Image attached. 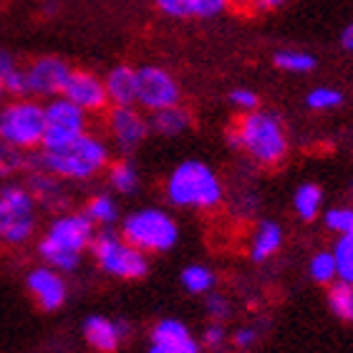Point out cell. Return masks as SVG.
Segmentation results:
<instances>
[{"label": "cell", "instance_id": "7a4b0ae2", "mask_svg": "<svg viewBox=\"0 0 353 353\" xmlns=\"http://www.w3.org/2000/svg\"><path fill=\"white\" fill-rule=\"evenodd\" d=\"M96 228L91 225L83 212L61 214L48 225L46 235L38 243V255L43 258V265L59 272H74L81 265V255L91 248Z\"/></svg>", "mask_w": 353, "mask_h": 353}, {"label": "cell", "instance_id": "7402d4cb", "mask_svg": "<svg viewBox=\"0 0 353 353\" xmlns=\"http://www.w3.org/2000/svg\"><path fill=\"white\" fill-rule=\"evenodd\" d=\"M280 243H283V230L275 225V222H263V228L258 230L255 235V243H252V260H268L272 252H278Z\"/></svg>", "mask_w": 353, "mask_h": 353}, {"label": "cell", "instance_id": "cb8c5ba5", "mask_svg": "<svg viewBox=\"0 0 353 353\" xmlns=\"http://www.w3.org/2000/svg\"><path fill=\"white\" fill-rule=\"evenodd\" d=\"M321 199H323V192L318 184H303L295 192V212L301 214L303 220H313L318 214Z\"/></svg>", "mask_w": 353, "mask_h": 353}, {"label": "cell", "instance_id": "603a6c76", "mask_svg": "<svg viewBox=\"0 0 353 353\" xmlns=\"http://www.w3.org/2000/svg\"><path fill=\"white\" fill-rule=\"evenodd\" d=\"M182 285L190 290L192 295L210 293L214 285V272L205 265H190L182 270Z\"/></svg>", "mask_w": 353, "mask_h": 353}, {"label": "cell", "instance_id": "9a60e30c", "mask_svg": "<svg viewBox=\"0 0 353 353\" xmlns=\"http://www.w3.org/2000/svg\"><path fill=\"white\" fill-rule=\"evenodd\" d=\"M83 339L94 351L99 353H114L119 348V343L126 339L129 325L124 321H114L106 316H88L83 321Z\"/></svg>", "mask_w": 353, "mask_h": 353}, {"label": "cell", "instance_id": "60d3db41", "mask_svg": "<svg viewBox=\"0 0 353 353\" xmlns=\"http://www.w3.org/2000/svg\"><path fill=\"white\" fill-rule=\"evenodd\" d=\"M147 353H170V351H167V348H164V346H159V343H152Z\"/></svg>", "mask_w": 353, "mask_h": 353}, {"label": "cell", "instance_id": "ac0fdd59", "mask_svg": "<svg viewBox=\"0 0 353 353\" xmlns=\"http://www.w3.org/2000/svg\"><path fill=\"white\" fill-rule=\"evenodd\" d=\"M190 126H192L190 111L182 109L179 103L176 106H167V109L152 111V121H149V129H154L162 137H179Z\"/></svg>", "mask_w": 353, "mask_h": 353}, {"label": "cell", "instance_id": "f1b7e54d", "mask_svg": "<svg viewBox=\"0 0 353 353\" xmlns=\"http://www.w3.org/2000/svg\"><path fill=\"white\" fill-rule=\"evenodd\" d=\"M3 86H6V94L13 96V99H26L28 96V79H26V68H21L15 63L10 71L3 74Z\"/></svg>", "mask_w": 353, "mask_h": 353}, {"label": "cell", "instance_id": "484cf974", "mask_svg": "<svg viewBox=\"0 0 353 353\" xmlns=\"http://www.w3.org/2000/svg\"><path fill=\"white\" fill-rule=\"evenodd\" d=\"M333 260H336V272H339L346 283L353 285V232L343 235L339 243H336Z\"/></svg>", "mask_w": 353, "mask_h": 353}, {"label": "cell", "instance_id": "5bb4252c", "mask_svg": "<svg viewBox=\"0 0 353 353\" xmlns=\"http://www.w3.org/2000/svg\"><path fill=\"white\" fill-rule=\"evenodd\" d=\"M61 96H66L68 101L76 103V106L83 109L86 114H96V111H103L109 106L103 79L96 76L94 71H71L68 83Z\"/></svg>", "mask_w": 353, "mask_h": 353}, {"label": "cell", "instance_id": "9c48e42d", "mask_svg": "<svg viewBox=\"0 0 353 353\" xmlns=\"http://www.w3.org/2000/svg\"><path fill=\"white\" fill-rule=\"evenodd\" d=\"M43 149H56L63 147L68 141H74L76 137H81L88 132V114L79 109L76 103H71L66 96H53L43 106Z\"/></svg>", "mask_w": 353, "mask_h": 353}, {"label": "cell", "instance_id": "4dcf8cb0", "mask_svg": "<svg viewBox=\"0 0 353 353\" xmlns=\"http://www.w3.org/2000/svg\"><path fill=\"white\" fill-rule=\"evenodd\" d=\"M343 101V96L339 91H333V88H316V91H310L308 94V106L310 109H333V106H339Z\"/></svg>", "mask_w": 353, "mask_h": 353}, {"label": "cell", "instance_id": "8fae6325", "mask_svg": "<svg viewBox=\"0 0 353 353\" xmlns=\"http://www.w3.org/2000/svg\"><path fill=\"white\" fill-rule=\"evenodd\" d=\"M74 68L59 56H41L30 66H26V79H28V96H43L53 99L61 96L68 83Z\"/></svg>", "mask_w": 353, "mask_h": 353}, {"label": "cell", "instance_id": "1f68e13d", "mask_svg": "<svg viewBox=\"0 0 353 353\" xmlns=\"http://www.w3.org/2000/svg\"><path fill=\"white\" fill-rule=\"evenodd\" d=\"M325 225L333 232L348 235V232H353V210H331L325 214Z\"/></svg>", "mask_w": 353, "mask_h": 353}, {"label": "cell", "instance_id": "4316f807", "mask_svg": "<svg viewBox=\"0 0 353 353\" xmlns=\"http://www.w3.org/2000/svg\"><path fill=\"white\" fill-rule=\"evenodd\" d=\"M275 66L283 71H293V74H305V71L316 68V59L303 51H278L275 53Z\"/></svg>", "mask_w": 353, "mask_h": 353}, {"label": "cell", "instance_id": "f35d334b", "mask_svg": "<svg viewBox=\"0 0 353 353\" xmlns=\"http://www.w3.org/2000/svg\"><path fill=\"white\" fill-rule=\"evenodd\" d=\"M341 41H343V48H348V51H353V23L348 26L346 30H343V36H341Z\"/></svg>", "mask_w": 353, "mask_h": 353}, {"label": "cell", "instance_id": "f546056e", "mask_svg": "<svg viewBox=\"0 0 353 353\" xmlns=\"http://www.w3.org/2000/svg\"><path fill=\"white\" fill-rule=\"evenodd\" d=\"M310 275L316 283H331L336 278V260L333 252H318L316 258L310 260Z\"/></svg>", "mask_w": 353, "mask_h": 353}, {"label": "cell", "instance_id": "3957f363", "mask_svg": "<svg viewBox=\"0 0 353 353\" xmlns=\"http://www.w3.org/2000/svg\"><path fill=\"white\" fill-rule=\"evenodd\" d=\"M230 144L245 149L255 162L272 167L288 154V139L278 117L265 111H250L230 129Z\"/></svg>", "mask_w": 353, "mask_h": 353}, {"label": "cell", "instance_id": "ab89813d", "mask_svg": "<svg viewBox=\"0 0 353 353\" xmlns=\"http://www.w3.org/2000/svg\"><path fill=\"white\" fill-rule=\"evenodd\" d=\"M258 6H263V8H278V6H283L285 0H255Z\"/></svg>", "mask_w": 353, "mask_h": 353}, {"label": "cell", "instance_id": "d6a6232c", "mask_svg": "<svg viewBox=\"0 0 353 353\" xmlns=\"http://www.w3.org/2000/svg\"><path fill=\"white\" fill-rule=\"evenodd\" d=\"M228 6L230 0H192V15L212 18V15H220Z\"/></svg>", "mask_w": 353, "mask_h": 353}, {"label": "cell", "instance_id": "7c38bea8", "mask_svg": "<svg viewBox=\"0 0 353 353\" xmlns=\"http://www.w3.org/2000/svg\"><path fill=\"white\" fill-rule=\"evenodd\" d=\"M106 129L121 154H129L147 139L149 121L134 106H111L106 114Z\"/></svg>", "mask_w": 353, "mask_h": 353}, {"label": "cell", "instance_id": "d590c367", "mask_svg": "<svg viewBox=\"0 0 353 353\" xmlns=\"http://www.w3.org/2000/svg\"><path fill=\"white\" fill-rule=\"evenodd\" d=\"M207 313H210L212 318H225L230 313L228 301H225L222 295H212V298H207Z\"/></svg>", "mask_w": 353, "mask_h": 353}, {"label": "cell", "instance_id": "e0dca14e", "mask_svg": "<svg viewBox=\"0 0 353 353\" xmlns=\"http://www.w3.org/2000/svg\"><path fill=\"white\" fill-rule=\"evenodd\" d=\"M103 88L111 106H134L137 103V68L114 66L103 76Z\"/></svg>", "mask_w": 353, "mask_h": 353}, {"label": "cell", "instance_id": "5b68a950", "mask_svg": "<svg viewBox=\"0 0 353 353\" xmlns=\"http://www.w3.org/2000/svg\"><path fill=\"white\" fill-rule=\"evenodd\" d=\"M119 235L141 252H167L179 240V228L164 210L147 207L126 214Z\"/></svg>", "mask_w": 353, "mask_h": 353}, {"label": "cell", "instance_id": "e575fe53", "mask_svg": "<svg viewBox=\"0 0 353 353\" xmlns=\"http://www.w3.org/2000/svg\"><path fill=\"white\" fill-rule=\"evenodd\" d=\"M230 101L235 103L237 109H245V111H255L258 109V94H252L248 88H235L232 94H230Z\"/></svg>", "mask_w": 353, "mask_h": 353}, {"label": "cell", "instance_id": "74e56055", "mask_svg": "<svg viewBox=\"0 0 353 353\" xmlns=\"http://www.w3.org/2000/svg\"><path fill=\"white\" fill-rule=\"evenodd\" d=\"M255 339H258V333L252 331V328H243V331H237V336H235V346L248 348V346L255 343Z\"/></svg>", "mask_w": 353, "mask_h": 353}, {"label": "cell", "instance_id": "4fadbf2b", "mask_svg": "<svg viewBox=\"0 0 353 353\" xmlns=\"http://www.w3.org/2000/svg\"><path fill=\"white\" fill-rule=\"evenodd\" d=\"M26 288L33 295V301L38 303V308L46 310V313L63 308V303L68 298V283L63 278V272L53 270L48 265L33 268L26 278Z\"/></svg>", "mask_w": 353, "mask_h": 353}, {"label": "cell", "instance_id": "2e32d148", "mask_svg": "<svg viewBox=\"0 0 353 353\" xmlns=\"http://www.w3.org/2000/svg\"><path fill=\"white\" fill-rule=\"evenodd\" d=\"M152 343H159L170 353H199V343L190 333V328L176 321V318H164L152 331Z\"/></svg>", "mask_w": 353, "mask_h": 353}, {"label": "cell", "instance_id": "30bf717a", "mask_svg": "<svg viewBox=\"0 0 353 353\" xmlns=\"http://www.w3.org/2000/svg\"><path fill=\"white\" fill-rule=\"evenodd\" d=\"M179 83L159 66L137 68V103L147 111H159L179 103Z\"/></svg>", "mask_w": 353, "mask_h": 353}, {"label": "cell", "instance_id": "b9f144b4", "mask_svg": "<svg viewBox=\"0 0 353 353\" xmlns=\"http://www.w3.org/2000/svg\"><path fill=\"white\" fill-rule=\"evenodd\" d=\"M3 96H6V86H3V74H0V103H3Z\"/></svg>", "mask_w": 353, "mask_h": 353}, {"label": "cell", "instance_id": "8992f818", "mask_svg": "<svg viewBox=\"0 0 353 353\" xmlns=\"http://www.w3.org/2000/svg\"><path fill=\"white\" fill-rule=\"evenodd\" d=\"M43 103L36 99H13L6 106H0V139L10 147L30 152L43 144Z\"/></svg>", "mask_w": 353, "mask_h": 353}, {"label": "cell", "instance_id": "52a82bcc", "mask_svg": "<svg viewBox=\"0 0 353 353\" xmlns=\"http://www.w3.org/2000/svg\"><path fill=\"white\" fill-rule=\"evenodd\" d=\"M94 258L106 275L119 280H139L149 272V260L147 252L137 250L134 245H129L121 235H117L114 230H103L99 235H94L91 243Z\"/></svg>", "mask_w": 353, "mask_h": 353}, {"label": "cell", "instance_id": "83f0119b", "mask_svg": "<svg viewBox=\"0 0 353 353\" xmlns=\"http://www.w3.org/2000/svg\"><path fill=\"white\" fill-rule=\"evenodd\" d=\"M28 167V157L21 149L10 147L6 141L0 139V179L3 176H13L18 172H23Z\"/></svg>", "mask_w": 353, "mask_h": 353}, {"label": "cell", "instance_id": "44dd1931", "mask_svg": "<svg viewBox=\"0 0 353 353\" xmlns=\"http://www.w3.org/2000/svg\"><path fill=\"white\" fill-rule=\"evenodd\" d=\"M28 192L33 194V199H41V202H48V205H56L61 197H63V190H61V179L46 174V172L33 170L28 176Z\"/></svg>", "mask_w": 353, "mask_h": 353}, {"label": "cell", "instance_id": "836d02e7", "mask_svg": "<svg viewBox=\"0 0 353 353\" xmlns=\"http://www.w3.org/2000/svg\"><path fill=\"white\" fill-rule=\"evenodd\" d=\"M154 3L170 18H187V15H192V0H154Z\"/></svg>", "mask_w": 353, "mask_h": 353}, {"label": "cell", "instance_id": "ffe728a7", "mask_svg": "<svg viewBox=\"0 0 353 353\" xmlns=\"http://www.w3.org/2000/svg\"><path fill=\"white\" fill-rule=\"evenodd\" d=\"M109 184L119 194H134L139 190V172L129 159H119L109 167Z\"/></svg>", "mask_w": 353, "mask_h": 353}, {"label": "cell", "instance_id": "6da1fadb", "mask_svg": "<svg viewBox=\"0 0 353 353\" xmlns=\"http://www.w3.org/2000/svg\"><path fill=\"white\" fill-rule=\"evenodd\" d=\"M28 167L56 176L61 182H66V179L83 182L109 167V147L101 137L83 132L81 137H76L63 147L41 149V154L28 159Z\"/></svg>", "mask_w": 353, "mask_h": 353}, {"label": "cell", "instance_id": "8d00e7d4", "mask_svg": "<svg viewBox=\"0 0 353 353\" xmlns=\"http://www.w3.org/2000/svg\"><path fill=\"white\" fill-rule=\"evenodd\" d=\"M225 341V331H222V325H217V323H212L210 328L205 331V346H210V348H217Z\"/></svg>", "mask_w": 353, "mask_h": 353}, {"label": "cell", "instance_id": "ba28073f", "mask_svg": "<svg viewBox=\"0 0 353 353\" xmlns=\"http://www.w3.org/2000/svg\"><path fill=\"white\" fill-rule=\"evenodd\" d=\"M36 230V199L23 184H6L0 190V243L23 245Z\"/></svg>", "mask_w": 353, "mask_h": 353}, {"label": "cell", "instance_id": "277c9868", "mask_svg": "<svg viewBox=\"0 0 353 353\" xmlns=\"http://www.w3.org/2000/svg\"><path fill=\"white\" fill-rule=\"evenodd\" d=\"M167 197L176 207L212 210L220 205L222 184L205 162L187 159L167 179Z\"/></svg>", "mask_w": 353, "mask_h": 353}, {"label": "cell", "instance_id": "d4e9b609", "mask_svg": "<svg viewBox=\"0 0 353 353\" xmlns=\"http://www.w3.org/2000/svg\"><path fill=\"white\" fill-rule=\"evenodd\" d=\"M328 301H331V308L336 316L343 318V321H353V285L351 283H346V280L336 283V285L331 288Z\"/></svg>", "mask_w": 353, "mask_h": 353}, {"label": "cell", "instance_id": "d6986e66", "mask_svg": "<svg viewBox=\"0 0 353 353\" xmlns=\"http://www.w3.org/2000/svg\"><path fill=\"white\" fill-rule=\"evenodd\" d=\"M91 225H101V228H111L117 225L119 220V205L117 199L109 197V194H94V197L86 202V210H83Z\"/></svg>", "mask_w": 353, "mask_h": 353}]
</instances>
